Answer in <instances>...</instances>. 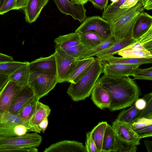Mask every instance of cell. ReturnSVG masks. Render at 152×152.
<instances>
[{
    "label": "cell",
    "instance_id": "cell-38",
    "mask_svg": "<svg viewBox=\"0 0 152 152\" xmlns=\"http://www.w3.org/2000/svg\"><path fill=\"white\" fill-rule=\"evenodd\" d=\"M132 76L134 77V80H152V67L141 69L139 67L137 68L134 72Z\"/></svg>",
    "mask_w": 152,
    "mask_h": 152
},
{
    "label": "cell",
    "instance_id": "cell-52",
    "mask_svg": "<svg viewBox=\"0 0 152 152\" xmlns=\"http://www.w3.org/2000/svg\"><path fill=\"white\" fill-rule=\"evenodd\" d=\"M143 2L145 10H150L152 9V0H143Z\"/></svg>",
    "mask_w": 152,
    "mask_h": 152
},
{
    "label": "cell",
    "instance_id": "cell-2",
    "mask_svg": "<svg viewBox=\"0 0 152 152\" xmlns=\"http://www.w3.org/2000/svg\"><path fill=\"white\" fill-rule=\"evenodd\" d=\"M103 68L99 58H95L92 65L87 72L76 83H71L66 92L74 101L84 100L91 95Z\"/></svg>",
    "mask_w": 152,
    "mask_h": 152
},
{
    "label": "cell",
    "instance_id": "cell-55",
    "mask_svg": "<svg viewBox=\"0 0 152 152\" xmlns=\"http://www.w3.org/2000/svg\"><path fill=\"white\" fill-rule=\"evenodd\" d=\"M6 0H0V7L4 3Z\"/></svg>",
    "mask_w": 152,
    "mask_h": 152
},
{
    "label": "cell",
    "instance_id": "cell-31",
    "mask_svg": "<svg viewBox=\"0 0 152 152\" xmlns=\"http://www.w3.org/2000/svg\"><path fill=\"white\" fill-rule=\"evenodd\" d=\"M90 49H91L80 43L64 51L76 60H79L87 58L88 52Z\"/></svg>",
    "mask_w": 152,
    "mask_h": 152
},
{
    "label": "cell",
    "instance_id": "cell-26",
    "mask_svg": "<svg viewBox=\"0 0 152 152\" xmlns=\"http://www.w3.org/2000/svg\"><path fill=\"white\" fill-rule=\"evenodd\" d=\"M78 33L80 36V43L91 49L96 47L104 42L100 36L94 31Z\"/></svg>",
    "mask_w": 152,
    "mask_h": 152
},
{
    "label": "cell",
    "instance_id": "cell-44",
    "mask_svg": "<svg viewBox=\"0 0 152 152\" xmlns=\"http://www.w3.org/2000/svg\"><path fill=\"white\" fill-rule=\"evenodd\" d=\"M90 1L93 5L100 10L104 9L107 6L108 0H87Z\"/></svg>",
    "mask_w": 152,
    "mask_h": 152
},
{
    "label": "cell",
    "instance_id": "cell-3",
    "mask_svg": "<svg viewBox=\"0 0 152 152\" xmlns=\"http://www.w3.org/2000/svg\"><path fill=\"white\" fill-rule=\"evenodd\" d=\"M145 10L143 0H139L131 10L111 24L113 35L118 39L132 38L135 22L140 13Z\"/></svg>",
    "mask_w": 152,
    "mask_h": 152
},
{
    "label": "cell",
    "instance_id": "cell-17",
    "mask_svg": "<svg viewBox=\"0 0 152 152\" xmlns=\"http://www.w3.org/2000/svg\"><path fill=\"white\" fill-rule=\"evenodd\" d=\"M126 0H118L116 2L111 3L104 10L102 17L111 24L116 22L133 7L124 9L120 8Z\"/></svg>",
    "mask_w": 152,
    "mask_h": 152
},
{
    "label": "cell",
    "instance_id": "cell-42",
    "mask_svg": "<svg viewBox=\"0 0 152 152\" xmlns=\"http://www.w3.org/2000/svg\"><path fill=\"white\" fill-rule=\"evenodd\" d=\"M16 0H6L0 7V15H2L9 11L15 10Z\"/></svg>",
    "mask_w": 152,
    "mask_h": 152
},
{
    "label": "cell",
    "instance_id": "cell-37",
    "mask_svg": "<svg viewBox=\"0 0 152 152\" xmlns=\"http://www.w3.org/2000/svg\"><path fill=\"white\" fill-rule=\"evenodd\" d=\"M136 39L145 49L152 53V27Z\"/></svg>",
    "mask_w": 152,
    "mask_h": 152
},
{
    "label": "cell",
    "instance_id": "cell-33",
    "mask_svg": "<svg viewBox=\"0 0 152 152\" xmlns=\"http://www.w3.org/2000/svg\"><path fill=\"white\" fill-rule=\"evenodd\" d=\"M117 54L124 57L133 58H152V53L145 49L134 50L124 51L120 50Z\"/></svg>",
    "mask_w": 152,
    "mask_h": 152
},
{
    "label": "cell",
    "instance_id": "cell-41",
    "mask_svg": "<svg viewBox=\"0 0 152 152\" xmlns=\"http://www.w3.org/2000/svg\"><path fill=\"white\" fill-rule=\"evenodd\" d=\"M85 146L87 152H98L90 132L86 133Z\"/></svg>",
    "mask_w": 152,
    "mask_h": 152
},
{
    "label": "cell",
    "instance_id": "cell-27",
    "mask_svg": "<svg viewBox=\"0 0 152 152\" xmlns=\"http://www.w3.org/2000/svg\"><path fill=\"white\" fill-rule=\"evenodd\" d=\"M115 137L112 126L108 124L103 140L102 152H114Z\"/></svg>",
    "mask_w": 152,
    "mask_h": 152
},
{
    "label": "cell",
    "instance_id": "cell-49",
    "mask_svg": "<svg viewBox=\"0 0 152 152\" xmlns=\"http://www.w3.org/2000/svg\"><path fill=\"white\" fill-rule=\"evenodd\" d=\"M14 61L12 56L0 53V63L12 62Z\"/></svg>",
    "mask_w": 152,
    "mask_h": 152
},
{
    "label": "cell",
    "instance_id": "cell-15",
    "mask_svg": "<svg viewBox=\"0 0 152 152\" xmlns=\"http://www.w3.org/2000/svg\"><path fill=\"white\" fill-rule=\"evenodd\" d=\"M104 75L111 77H121L132 75L139 66L122 64L106 63L102 65Z\"/></svg>",
    "mask_w": 152,
    "mask_h": 152
},
{
    "label": "cell",
    "instance_id": "cell-57",
    "mask_svg": "<svg viewBox=\"0 0 152 152\" xmlns=\"http://www.w3.org/2000/svg\"><path fill=\"white\" fill-rule=\"evenodd\" d=\"M1 63H0V64H1Z\"/></svg>",
    "mask_w": 152,
    "mask_h": 152
},
{
    "label": "cell",
    "instance_id": "cell-25",
    "mask_svg": "<svg viewBox=\"0 0 152 152\" xmlns=\"http://www.w3.org/2000/svg\"><path fill=\"white\" fill-rule=\"evenodd\" d=\"M136 41L137 39L133 38L120 39L111 47L99 53L96 56L99 58L117 54L120 51Z\"/></svg>",
    "mask_w": 152,
    "mask_h": 152
},
{
    "label": "cell",
    "instance_id": "cell-1",
    "mask_svg": "<svg viewBox=\"0 0 152 152\" xmlns=\"http://www.w3.org/2000/svg\"><path fill=\"white\" fill-rule=\"evenodd\" d=\"M97 83L111 98V105L108 109L111 112L132 106L139 98L138 85L129 76L111 77L104 75Z\"/></svg>",
    "mask_w": 152,
    "mask_h": 152
},
{
    "label": "cell",
    "instance_id": "cell-39",
    "mask_svg": "<svg viewBox=\"0 0 152 152\" xmlns=\"http://www.w3.org/2000/svg\"><path fill=\"white\" fill-rule=\"evenodd\" d=\"M0 121L11 122L25 125L23 122L18 115L14 114L10 111L0 112Z\"/></svg>",
    "mask_w": 152,
    "mask_h": 152
},
{
    "label": "cell",
    "instance_id": "cell-35",
    "mask_svg": "<svg viewBox=\"0 0 152 152\" xmlns=\"http://www.w3.org/2000/svg\"><path fill=\"white\" fill-rule=\"evenodd\" d=\"M143 97L147 100V104L139 113L136 120L141 118L152 119V92L145 95Z\"/></svg>",
    "mask_w": 152,
    "mask_h": 152
},
{
    "label": "cell",
    "instance_id": "cell-36",
    "mask_svg": "<svg viewBox=\"0 0 152 152\" xmlns=\"http://www.w3.org/2000/svg\"><path fill=\"white\" fill-rule=\"evenodd\" d=\"M137 146L131 145L120 139L116 135L114 152H135Z\"/></svg>",
    "mask_w": 152,
    "mask_h": 152
},
{
    "label": "cell",
    "instance_id": "cell-11",
    "mask_svg": "<svg viewBox=\"0 0 152 152\" xmlns=\"http://www.w3.org/2000/svg\"><path fill=\"white\" fill-rule=\"evenodd\" d=\"M29 66L30 72H44L57 76L56 62L54 53L49 56L41 57L29 62Z\"/></svg>",
    "mask_w": 152,
    "mask_h": 152
},
{
    "label": "cell",
    "instance_id": "cell-4",
    "mask_svg": "<svg viewBox=\"0 0 152 152\" xmlns=\"http://www.w3.org/2000/svg\"><path fill=\"white\" fill-rule=\"evenodd\" d=\"M58 83L56 76L48 73L30 72L28 84L33 90L34 97L38 100L47 95Z\"/></svg>",
    "mask_w": 152,
    "mask_h": 152
},
{
    "label": "cell",
    "instance_id": "cell-20",
    "mask_svg": "<svg viewBox=\"0 0 152 152\" xmlns=\"http://www.w3.org/2000/svg\"><path fill=\"white\" fill-rule=\"evenodd\" d=\"M91 99L94 104L101 110L109 109L112 101L108 93L97 83L91 93Z\"/></svg>",
    "mask_w": 152,
    "mask_h": 152
},
{
    "label": "cell",
    "instance_id": "cell-5",
    "mask_svg": "<svg viewBox=\"0 0 152 152\" xmlns=\"http://www.w3.org/2000/svg\"><path fill=\"white\" fill-rule=\"evenodd\" d=\"M42 141V137L35 132L12 137H0V152H8L10 150L39 146Z\"/></svg>",
    "mask_w": 152,
    "mask_h": 152
},
{
    "label": "cell",
    "instance_id": "cell-53",
    "mask_svg": "<svg viewBox=\"0 0 152 152\" xmlns=\"http://www.w3.org/2000/svg\"><path fill=\"white\" fill-rule=\"evenodd\" d=\"M144 143L146 146L148 152H152V142L148 140L144 141Z\"/></svg>",
    "mask_w": 152,
    "mask_h": 152
},
{
    "label": "cell",
    "instance_id": "cell-28",
    "mask_svg": "<svg viewBox=\"0 0 152 152\" xmlns=\"http://www.w3.org/2000/svg\"><path fill=\"white\" fill-rule=\"evenodd\" d=\"M107 124L106 121L99 122L90 131L98 152H102L103 140Z\"/></svg>",
    "mask_w": 152,
    "mask_h": 152
},
{
    "label": "cell",
    "instance_id": "cell-9",
    "mask_svg": "<svg viewBox=\"0 0 152 152\" xmlns=\"http://www.w3.org/2000/svg\"><path fill=\"white\" fill-rule=\"evenodd\" d=\"M54 1L61 12L70 15L81 23L87 18L86 10L83 5L73 4L69 0H54Z\"/></svg>",
    "mask_w": 152,
    "mask_h": 152
},
{
    "label": "cell",
    "instance_id": "cell-48",
    "mask_svg": "<svg viewBox=\"0 0 152 152\" xmlns=\"http://www.w3.org/2000/svg\"><path fill=\"white\" fill-rule=\"evenodd\" d=\"M9 80V76L0 73V90Z\"/></svg>",
    "mask_w": 152,
    "mask_h": 152
},
{
    "label": "cell",
    "instance_id": "cell-43",
    "mask_svg": "<svg viewBox=\"0 0 152 152\" xmlns=\"http://www.w3.org/2000/svg\"><path fill=\"white\" fill-rule=\"evenodd\" d=\"M140 139L152 136V124L149 125L135 132Z\"/></svg>",
    "mask_w": 152,
    "mask_h": 152
},
{
    "label": "cell",
    "instance_id": "cell-50",
    "mask_svg": "<svg viewBox=\"0 0 152 152\" xmlns=\"http://www.w3.org/2000/svg\"><path fill=\"white\" fill-rule=\"evenodd\" d=\"M28 0H16L15 10L23 9L26 5Z\"/></svg>",
    "mask_w": 152,
    "mask_h": 152
},
{
    "label": "cell",
    "instance_id": "cell-29",
    "mask_svg": "<svg viewBox=\"0 0 152 152\" xmlns=\"http://www.w3.org/2000/svg\"><path fill=\"white\" fill-rule=\"evenodd\" d=\"M38 101L34 97L21 109L18 115L27 128L29 122L35 111Z\"/></svg>",
    "mask_w": 152,
    "mask_h": 152
},
{
    "label": "cell",
    "instance_id": "cell-24",
    "mask_svg": "<svg viewBox=\"0 0 152 152\" xmlns=\"http://www.w3.org/2000/svg\"><path fill=\"white\" fill-rule=\"evenodd\" d=\"M56 47L65 50L80 44V36L78 32H75L60 36L54 40Z\"/></svg>",
    "mask_w": 152,
    "mask_h": 152
},
{
    "label": "cell",
    "instance_id": "cell-12",
    "mask_svg": "<svg viewBox=\"0 0 152 152\" xmlns=\"http://www.w3.org/2000/svg\"><path fill=\"white\" fill-rule=\"evenodd\" d=\"M21 87L12 81H8L0 90V112L10 111L14 96Z\"/></svg>",
    "mask_w": 152,
    "mask_h": 152
},
{
    "label": "cell",
    "instance_id": "cell-40",
    "mask_svg": "<svg viewBox=\"0 0 152 152\" xmlns=\"http://www.w3.org/2000/svg\"><path fill=\"white\" fill-rule=\"evenodd\" d=\"M151 124L152 119L141 118L135 121L131 124V126L132 129L136 132Z\"/></svg>",
    "mask_w": 152,
    "mask_h": 152
},
{
    "label": "cell",
    "instance_id": "cell-32",
    "mask_svg": "<svg viewBox=\"0 0 152 152\" xmlns=\"http://www.w3.org/2000/svg\"><path fill=\"white\" fill-rule=\"evenodd\" d=\"M119 40L116 39L113 35H112L96 47L90 49L88 53L87 58L96 56L99 53L111 47Z\"/></svg>",
    "mask_w": 152,
    "mask_h": 152
},
{
    "label": "cell",
    "instance_id": "cell-18",
    "mask_svg": "<svg viewBox=\"0 0 152 152\" xmlns=\"http://www.w3.org/2000/svg\"><path fill=\"white\" fill-rule=\"evenodd\" d=\"M49 0H28L26 6L23 10L26 21L31 23L36 21L43 7Z\"/></svg>",
    "mask_w": 152,
    "mask_h": 152
},
{
    "label": "cell",
    "instance_id": "cell-21",
    "mask_svg": "<svg viewBox=\"0 0 152 152\" xmlns=\"http://www.w3.org/2000/svg\"><path fill=\"white\" fill-rule=\"evenodd\" d=\"M99 58L102 65L106 63H119L139 66L144 64L152 63V58H137L122 57H120L112 55Z\"/></svg>",
    "mask_w": 152,
    "mask_h": 152
},
{
    "label": "cell",
    "instance_id": "cell-51",
    "mask_svg": "<svg viewBox=\"0 0 152 152\" xmlns=\"http://www.w3.org/2000/svg\"><path fill=\"white\" fill-rule=\"evenodd\" d=\"M48 117L46 118L43 120L39 125V127L40 132L43 133L45 132L46 130L48 124Z\"/></svg>",
    "mask_w": 152,
    "mask_h": 152
},
{
    "label": "cell",
    "instance_id": "cell-16",
    "mask_svg": "<svg viewBox=\"0 0 152 152\" xmlns=\"http://www.w3.org/2000/svg\"><path fill=\"white\" fill-rule=\"evenodd\" d=\"M51 109L47 105L38 101L35 111L29 121L28 126L29 130L40 133L39 125L50 113Z\"/></svg>",
    "mask_w": 152,
    "mask_h": 152
},
{
    "label": "cell",
    "instance_id": "cell-46",
    "mask_svg": "<svg viewBox=\"0 0 152 152\" xmlns=\"http://www.w3.org/2000/svg\"><path fill=\"white\" fill-rule=\"evenodd\" d=\"M145 49L142 44L137 41L135 43L128 46L125 48L121 50L122 51H126L134 50Z\"/></svg>",
    "mask_w": 152,
    "mask_h": 152
},
{
    "label": "cell",
    "instance_id": "cell-47",
    "mask_svg": "<svg viewBox=\"0 0 152 152\" xmlns=\"http://www.w3.org/2000/svg\"><path fill=\"white\" fill-rule=\"evenodd\" d=\"M139 1V0H126L120 7V8L124 9L131 8L135 5Z\"/></svg>",
    "mask_w": 152,
    "mask_h": 152
},
{
    "label": "cell",
    "instance_id": "cell-54",
    "mask_svg": "<svg viewBox=\"0 0 152 152\" xmlns=\"http://www.w3.org/2000/svg\"><path fill=\"white\" fill-rule=\"evenodd\" d=\"M73 4H80L84 5L88 1L87 0H69Z\"/></svg>",
    "mask_w": 152,
    "mask_h": 152
},
{
    "label": "cell",
    "instance_id": "cell-45",
    "mask_svg": "<svg viewBox=\"0 0 152 152\" xmlns=\"http://www.w3.org/2000/svg\"><path fill=\"white\" fill-rule=\"evenodd\" d=\"M134 104L137 109L141 111L145 107L147 100L143 97L141 98H138L135 101Z\"/></svg>",
    "mask_w": 152,
    "mask_h": 152
},
{
    "label": "cell",
    "instance_id": "cell-34",
    "mask_svg": "<svg viewBox=\"0 0 152 152\" xmlns=\"http://www.w3.org/2000/svg\"><path fill=\"white\" fill-rule=\"evenodd\" d=\"M25 63V62L14 61L12 62L2 63L0 64V73L9 76Z\"/></svg>",
    "mask_w": 152,
    "mask_h": 152
},
{
    "label": "cell",
    "instance_id": "cell-30",
    "mask_svg": "<svg viewBox=\"0 0 152 152\" xmlns=\"http://www.w3.org/2000/svg\"><path fill=\"white\" fill-rule=\"evenodd\" d=\"M140 111L136 108L134 104L128 109H124L121 111L116 119L119 121L131 125L135 121Z\"/></svg>",
    "mask_w": 152,
    "mask_h": 152
},
{
    "label": "cell",
    "instance_id": "cell-22",
    "mask_svg": "<svg viewBox=\"0 0 152 152\" xmlns=\"http://www.w3.org/2000/svg\"><path fill=\"white\" fill-rule=\"evenodd\" d=\"M152 27V16L144 12H140L134 26L132 38L137 39Z\"/></svg>",
    "mask_w": 152,
    "mask_h": 152
},
{
    "label": "cell",
    "instance_id": "cell-13",
    "mask_svg": "<svg viewBox=\"0 0 152 152\" xmlns=\"http://www.w3.org/2000/svg\"><path fill=\"white\" fill-rule=\"evenodd\" d=\"M44 152H87L83 143L75 140H64L51 145Z\"/></svg>",
    "mask_w": 152,
    "mask_h": 152
},
{
    "label": "cell",
    "instance_id": "cell-19",
    "mask_svg": "<svg viewBox=\"0 0 152 152\" xmlns=\"http://www.w3.org/2000/svg\"><path fill=\"white\" fill-rule=\"evenodd\" d=\"M29 130L25 125L11 122L0 121V137H12L27 133Z\"/></svg>",
    "mask_w": 152,
    "mask_h": 152
},
{
    "label": "cell",
    "instance_id": "cell-7",
    "mask_svg": "<svg viewBox=\"0 0 152 152\" xmlns=\"http://www.w3.org/2000/svg\"><path fill=\"white\" fill-rule=\"evenodd\" d=\"M54 53L56 62L58 83L66 82L76 60L59 47H56Z\"/></svg>",
    "mask_w": 152,
    "mask_h": 152
},
{
    "label": "cell",
    "instance_id": "cell-8",
    "mask_svg": "<svg viewBox=\"0 0 152 152\" xmlns=\"http://www.w3.org/2000/svg\"><path fill=\"white\" fill-rule=\"evenodd\" d=\"M112 126L116 136L120 139L132 145L140 144L141 139L132 129L131 124L116 119L113 122Z\"/></svg>",
    "mask_w": 152,
    "mask_h": 152
},
{
    "label": "cell",
    "instance_id": "cell-56",
    "mask_svg": "<svg viewBox=\"0 0 152 152\" xmlns=\"http://www.w3.org/2000/svg\"><path fill=\"white\" fill-rule=\"evenodd\" d=\"M110 1L112 2V3H115L118 1V0H110Z\"/></svg>",
    "mask_w": 152,
    "mask_h": 152
},
{
    "label": "cell",
    "instance_id": "cell-10",
    "mask_svg": "<svg viewBox=\"0 0 152 152\" xmlns=\"http://www.w3.org/2000/svg\"><path fill=\"white\" fill-rule=\"evenodd\" d=\"M34 97L33 91L28 84L21 87L14 96L10 112L18 115L21 109Z\"/></svg>",
    "mask_w": 152,
    "mask_h": 152
},
{
    "label": "cell",
    "instance_id": "cell-6",
    "mask_svg": "<svg viewBox=\"0 0 152 152\" xmlns=\"http://www.w3.org/2000/svg\"><path fill=\"white\" fill-rule=\"evenodd\" d=\"M91 31L96 32L104 41L113 35L111 24L99 16L87 18L75 32L86 33Z\"/></svg>",
    "mask_w": 152,
    "mask_h": 152
},
{
    "label": "cell",
    "instance_id": "cell-14",
    "mask_svg": "<svg viewBox=\"0 0 152 152\" xmlns=\"http://www.w3.org/2000/svg\"><path fill=\"white\" fill-rule=\"evenodd\" d=\"M94 60L95 58L93 57L76 60L66 82L76 83L88 70Z\"/></svg>",
    "mask_w": 152,
    "mask_h": 152
},
{
    "label": "cell",
    "instance_id": "cell-23",
    "mask_svg": "<svg viewBox=\"0 0 152 152\" xmlns=\"http://www.w3.org/2000/svg\"><path fill=\"white\" fill-rule=\"evenodd\" d=\"M30 73L29 62H25L24 64L9 76V79L19 86H24L28 84Z\"/></svg>",
    "mask_w": 152,
    "mask_h": 152
}]
</instances>
